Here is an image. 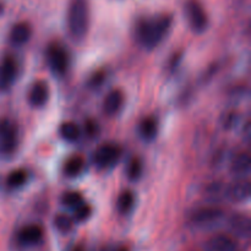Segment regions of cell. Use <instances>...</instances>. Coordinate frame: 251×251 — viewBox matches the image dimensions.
<instances>
[{
	"label": "cell",
	"instance_id": "13",
	"mask_svg": "<svg viewBox=\"0 0 251 251\" xmlns=\"http://www.w3.org/2000/svg\"><path fill=\"white\" fill-rule=\"evenodd\" d=\"M32 27L28 22L20 21L11 27L9 33V41L12 46L21 47L31 39Z\"/></svg>",
	"mask_w": 251,
	"mask_h": 251
},
{
	"label": "cell",
	"instance_id": "16",
	"mask_svg": "<svg viewBox=\"0 0 251 251\" xmlns=\"http://www.w3.org/2000/svg\"><path fill=\"white\" fill-rule=\"evenodd\" d=\"M124 103V93L120 90H112L103 100V110L108 117L117 114Z\"/></svg>",
	"mask_w": 251,
	"mask_h": 251
},
{
	"label": "cell",
	"instance_id": "8",
	"mask_svg": "<svg viewBox=\"0 0 251 251\" xmlns=\"http://www.w3.org/2000/svg\"><path fill=\"white\" fill-rule=\"evenodd\" d=\"M19 66L12 56L5 55L0 59V92H6L16 81Z\"/></svg>",
	"mask_w": 251,
	"mask_h": 251
},
{
	"label": "cell",
	"instance_id": "28",
	"mask_svg": "<svg viewBox=\"0 0 251 251\" xmlns=\"http://www.w3.org/2000/svg\"><path fill=\"white\" fill-rule=\"evenodd\" d=\"M103 80H104V74L97 73V74H95V75L92 76L90 85L92 86V87H98V86H100V83L103 82Z\"/></svg>",
	"mask_w": 251,
	"mask_h": 251
},
{
	"label": "cell",
	"instance_id": "9",
	"mask_svg": "<svg viewBox=\"0 0 251 251\" xmlns=\"http://www.w3.org/2000/svg\"><path fill=\"white\" fill-rule=\"evenodd\" d=\"M251 184L248 179H239L225 186V200L230 202H244L250 198Z\"/></svg>",
	"mask_w": 251,
	"mask_h": 251
},
{
	"label": "cell",
	"instance_id": "5",
	"mask_svg": "<svg viewBox=\"0 0 251 251\" xmlns=\"http://www.w3.org/2000/svg\"><path fill=\"white\" fill-rule=\"evenodd\" d=\"M47 63L54 75H64L70 66V54L68 49L59 43L50 44L47 48Z\"/></svg>",
	"mask_w": 251,
	"mask_h": 251
},
{
	"label": "cell",
	"instance_id": "25",
	"mask_svg": "<svg viewBox=\"0 0 251 251\" xmlns=\"http://www.w3.org/2000/svg\"><path fill=\"white\" fill-rule=\"evenodd\" d=\"M73 220L66 215H58L54 218V226L61 233H68L73 228Z\"/></svg>",
	"mask_w": 251,
	"mask_h": 251
},
{
	"label": "cell",
	"instance_id": "31",
	"mask_svg": "<svg viewBox=\"0 0 251 251\" xmlns=\"http://www.w3.org/2000/svg\"><path fill=\"white\" fill-rule=\"evenodd\" d=\"M4 11H5V5H4V2L0 1V16L4 14Z\"/></svg>",
	"mask_w": 251,
	"mask_h": 251
},
{
	"label": "cell",
	"instance_id": "12",
	"mask_svg": "<svg viewBox=\"0 0 251 251\" xmlns=\"http://www.w3.org/2000/svg\"><path fill=\"white\" fill-rule=\"evenodd\" d=\"M203 251H238V244L229 235L217 234L206 240Z\"/></svg>",
	"mask_w": 251,
	"mask_h": 251
},
{
	"label": "cell",
	"instance_id": "29",
	"mask_svg": "<svg viewBox=\"0 0 251 251\" xmlns=\"http://www.w3.org/2000/svg\"><path fill=\"white\" fill-rule=\"evenodd\" d=\"M180 59H181V54H176V55H173V58H172L171 63H169V69H171L172 71L176 70V68H178L179 63H180Z\"/></svg>",
	"mask_w": 251,
	"mask_h": 251
},
{
	"label": "cell",
	"instance_id": "11",
	"mask_svg": "<svg viewBox=\"0 0 251 251\" xmlns=\"http://www.w3.org/2000/svg\"><path fill=\"white\" fill-rule=\"evenodd\" d=\"M50 91L46 81L38 80L32 83L28 91V103L33 108H43L48 103Z\"/></svg>",
	"mask_w": 251,
	"mask_h": 251
},
{
	"label": "cell",
	"instance_id": "32",
	"mask_svg": "<svg viewBox=\"0 0 251 251\" xmlns=\"http://www.w3.org/2000/svg\"><path fill=\"white\" fill-rule=\"evenodd\" d=\"M118 251H127L126 249H120V250H118Z\"/></svg>",
	"mask_w": 251,
	"mask_h": 251
},
{
	"label": "cell",
	"instance_id": "1",
	"mask_svg": "<svg viewBox=\"0 0 251 251\" xmlns=\"http://www.w3.org/2000/svg\"><path fill=\"white\" fill-rule=\"evenodd\" d=\"M173 25V17L169 14H158L151 17H142L135 24V38L142 48L147 50L156 49Z\"/></svg>",
	"mask_w": 251,
	"mask_h": 251
},
{
	"label": "cell",
	"instance_id": "4",
	"mask_svg": "<svg viewBox=\"0 0 251 251\" xmlns=\"http://www.w3.org/2000/svg\"><path fill=\"white\" fill-rule=\"evenodd\" d=\"M184 15L195 33H202L208 27V16L200 0H185Z\"/></svg>",
	"mask_w": 251,
	"mask_h": 251
},
{
	"label": "cell",
	"instance_id": "19",
	"mask_svg": "<svg viewBox=\"0 0 251 251\" xmlns=\"http://www.w3.org/2000/svg\"><path fill=\"white\" fill-rule=\"evenodd\" d=\"M27 179H28V174L25 169H14V171L7 174L6 179H5V184L9 189L15 190V189L22 188L27 183Z\"/></svg>",
	"mask_w": 251,
	"mask_h": 251
},
{
	"label": "cell",
	"instance_id": "10",
	"mask_svg": "<svg viewBox=\"0 0 251 251\" xmlns=\"http://www.w3.org/2000/svg\"><path fill=\"white\" fill-rule=\"evenodd\" d=\"M227 227L230 233L242 239H249L251 235L250 217L244 213H233L227 218Z\"/></svg>",
	"mask_w": 251,
	"mask_h": 251
},
{
	"label": "cell",
	"instance_id": "26",
	"mask_svg": "<svg viewBox=\"0 0 251 251\" xmlns=\"http://www.w3.org/2000/svg\"><path fill=\"white\" fill-rule=\"evenodd\" d=\"M73 211L75 221H77V222H83V221L88 220V218L91 217V215H92V207L86 202L81 203L80 206H77V207Z\"/></svg>",
	"mask_w": 251,
	"mask_h": 251
},
{
	"label": "cell",
	"instance_id": "30",
	"mask_svg": "<svg viewBox=\"0 0 251 251\" xmlns=\"http://www.w3.org/2000/svg\"><path fill=\"white\" fill-rule=\"evenodd\" d=\"M235 122H237V115L233 114V113H232V114L228 115L227 119H226V122H225V126H226V127H228V129H229V127L234 126Z\"/></svg>",
	"mask_w": 251,
	"mask_h": 251
},
{
	"label": "cell",
	"instance_id": "14",
	"mask_svg": "<svg viewBox=\"0 0 251 251\" xmlns=\"http://www.w3.org/2000/svg\"><path fill=\"white\" fill-rule=\"evenodd\" d=\"M251 172V156L249 152L239 153L230 163V173L237 178H247Z\"/></svg>",
	"mask_w": 251,
	"mask_h": 251
},
{
	"label": "cell",
	"instance_id": "6",
	"mask_svg": "<svg viewBox=\"0 0 251 251\" xmlns=\"http://www.w3.org/2000/svg\"><path fill=\"white\" fill-rule=\"evenodd\" d=\"M225 218V212L217 206H203L191 211L189 221L198 227H212Z\"/></svg>",
	"mask_w": 251,
	"mask_h": 251
},
{
	"label": "cell",
	"instance_id": "7",
	"mask_svg": "<svg viewBox=\"0 0 251 251\" xmlns=\"http://www.w3.org/2000/svg\"><path fill=\"white\" fill-rule=\"evenodd\" d=\"M122 156V149L117 144H104L93 153V163L97 168L107 169L115 166Z\"/></svg>",
	"mask_w": 251,
	"mask_h": 251
},
{
	"label": "cell",
	"instance_id": "27",
	"mask_svg": "<svg viewBox=\"0 0 251 251\" xmlns=\"http://www.w3.org/2000/svg\"><path fill=\"white\" fill-rule=\"evenodd\" d=\"M86 132H87V135H90V136H97L98 134V125L96 124L95 122H88L87 124H86Z\"/></svg>",
	"mask_w": 251,
	"mask_h": 251
},
{
	"label": "cell",
	"instance_id": "15",
	"mask_svg": "<svg viewBox=\"0 0 251 251\" xmlns=\"http://www.w3.org/2000/svg\"><path fill=\"white\" fill-rule=\"evenodd\" d=\"M43 239V229L37 225H28L17 234V240L22 245H36Z\"/></svg>",
	"mask_w": 251,
	"mask_h": 251
},
{
	"label": "cell",
	"instance_id": "24",
	"mask_svg": "<svg viewBox=\"0 0 251 251\" xmlns=\"http://www.w3.org/2000/svg\"><path fill=\"white\" fill-rule=\"evenodd\" d=\"M205 195L208 199V201H212V202L220 201L221 199H225L223 198V195H225V186H223L222 183H211L206 188Z\"/></svg>",
	"mask_w": 251,
	"mask_h": 251
},
{
	"label": "cell",
	"instance_id": "23",
	"mask_svg": "<svg viewBox=\"0 0 251 251\" xmlns=\"http://www.w3.org/2000/svg\"><path fill=\"white\" fill-rule=\"evenodd\" d=\"M142 171H144V167H142L141 159L135 157L131 161L129 162V166L126 168V176L127 178L131 181H136L141 178Z\"/></svg>",
	"mask_w": 251,
	"mask_h": 251
},
{
	"label": "cell",
	"instance_id": "22",
	"mask_svg": "<svg viewBox=\"0 0 251 251\" xmlns=\"http://www.w3.org/2000/svg\"><path fill=\"white\" fill-rule=\"evenodd\" d=\"M61 202L66 207L71 208V210H75L77 206L85 202V199H83V196L78 191H68L61 198Z\"/></svg>",
	"mask_w": 251,
	"mask_h": 251
},
{
	"label": "cell",
	"instance_id": "20",
	"mask_svg": "<svg viewBox=\"0 0 251 251\" xmlns=\"http://www.w3.org/2000/svg\"><path fill=\"white\" fill-rule=\"evenodd\" d=\"M59 134H60L61 139L65 140V141L74 142L80 137L81 130L78 125L74 122H65L59 127Z\"/></svg>",
	"mask_w": 251,
	"mask_h": 251
},
{
	"label": "cell",
	"instance_id": "3",
	"mask_svg": "<svg viewBox=\"0 0 251 251\" xmlns=\"http://www.w3.org/2000/svg\"><path fill=\"white\" fill-rule=\"evenodd\" d=\"M19 147V129L11 119L0 117V157L10 158Z\"/></svg>",
	"mask_w": 251,
	"mask_h": 251
},
{
	"label": "cell",
	"instance_id": "17",
	"mask_svg": "<svg viewBox=\"0 0 251 251\" xmlns=\"http://www.w3.org/2000/svg\"><path fill=\"white\" fill-rule=\"evenodd\" d=\"M158 134V122L154 117H146L139 124V135L142 140L153 141Z\"/></svg>",
	"mask_w": 251,
	"mask_h": 251
},
{
	"label": "cell",
	"instance_id": "18",
	"mask_svg": "<svg viewBox=\"0 0 251 251\" xmlns=\"http://www.w3.org/2000/svg\"><path fill=\"white\" fill-rule=\"evenodd\" d=\"M85 169V159L83 157L75 154V156L69 157L65 161L63 167V172L68 178H76L80 176Z\"/></svg>",
	"mask_w": 251,
	"mask_h": 251
},
{
	"label": "cell",
	"instance_id": "21",
	"mask_svg": "<svg viewBox=\"0 0 251 251\" xmlns=\"http://www.w3.org/2000/svg\"><path fill=\"white\" fill-rule=\"evenodd\" d=\"M135 205V195L130 190L123 191L119 195L117 201V207L118 211L123 215H126L130 211L132 210Z\"/></svg>",
	"mask_w": 251,
	"mask_h": 251
},
{
	"label": "cell",
	"instance_id": "2",
	"mask_svg": "<svg viewBox=\"0 0 251 251\" xmlns=\"http://www.w3.org/2000/svg\"><path fill=\"white\" fill-rule=\"evenodd\" d=\"M68 28L76 41L85 38L90 28V5L87 0H71L68 9Z\"/></svg>",
	"mask_w": 251,
	"mask_h": 251
}]
</instances>
